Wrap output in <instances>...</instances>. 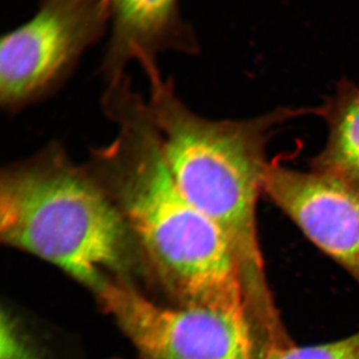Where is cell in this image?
Here are the masks:
<instances>
[{
    "label": "cell",
    "instance_id": "5",
    "mask_svg": "<svg viewBox=\"0 0 359 359\" xmlns=\"http://www.w3.org/2000/svg\"><path fill=\"white\" fill-rule=\"evenodd\" d=\"M95 290L143 359H257L245 313L204 304L165 308L107 278Z\"/></svg>",
    "mask_w": 359,
    "mask_h": 359
},
{
    "label": "cell",
    "instance_id": "7",
    "mask_svg": "<svg viewBox=\"0 0 359 359\" xmlns=\"http://www.w3.org/2000/svg\"><path fill=\"white\" fill-rule=\"evenodd\" d=\"M112 32L102 63L106 83L126 73L133 60L141 67L158 65L157 56L173 50H198L192 32L178 13V0H113Z\"/></svg>",
    "mask_w": 359,
    "mask_h": 359
},
{
    "label": "cell",
    "instance_id": "1",
    "mask_svg": "<svg viewBox=\"0 0 359 359\" xmlns=\"http://www.w3.org/2000/svg\"><path fill=\"white\" fill-rule=\"evenodd\" d=\"M101 106L117 135L107 145L91 149L83 164L128 219L144 257L183 306L247 313L231 242L180 191L147 99L125 80L106 89Z\"/></svg>",
    "mask_w": 359,
    "mask_h": 359
},
{
    "label": "cell",
    "instance_id": "6",
    "mask_svg": "<svg viewBox=\"0 0 359 359\" xmlns=\"http://www.w3.org/2000/svg\"><path fill=\"white\" fill-rule=\"evenodd\" d=\"M263 192L359 285V193L323 172L269 162Z\"/></svg>",
    "mask_w": 359,
    "mask_h": 359
},
{
    "label": "cell",
    "instance_id": "10",
    "mask_svg": "<svg viewBox=\"0 0 359 359\" xmlns=\"http://www.w3.org/2000/svg\"><path fill=\"white\" fill-rule=\"evenodd\" d=\"M107 1H109L111 4H112L113 0H107Z\"/></svg>",
    "mask_w": 359,
    "mask_h": 359
},
{
    "label": "cell",
    "instance_id": "8",
    "mask_svg": "<svg viewBox=\"0 0 359 359\" xmlns=\"http://www.w3.org/2000/svg\"><path fill=\"white\" fill-rule=\"evenodd\" d=\"M327 121L325 148L313 170L330 175L359 193V86L344 81L318 109Z\"/></svg>",
    "mask_w": 359,
    "mask_h": 359
},
{
    "label": "cell",
    "instance_id": "4",
    "mask_svg": "<svg viewBox=\"0 0 359 359\" xmlns=\"http://www.w3.org/2000/svg\"><path fill=\"white\" fill-rule=\"evenodd\" d=\"M111 20L107 0H41L0 45V106L15 115L63 88Z\"/></svg>",
    "mask_w": 359,
    "mask_h": 359
},
{
    "label": "cell",
    "instance_id": "9",
    "mask_svg": "<svg viewBox=\"0 0 359 359\" xmlns=\"http://www.w3.org/2000/svg\"><path fill=\"white\" fill-rule=\"evenodd\" d=\"M264 359H359V332L346 339L318 346L292 344L273 349Z\"/></svg>",
    "mask_w": 359,
    "mask_h": 359
},
{
    "label": "cell",
    "instance_id": "3",
    "mask_svg": "<svg viewBox=\"0 0 359 359\" xmlns=\"http://www.w3.org/2000/svg\"><path fill=\"white\" fill-rule=\"evenodd\" d=\"M0 238L94 290L103 271L144 257L121 210L58 141L2 168Z\"/></svg>",
    "mask_w": 359,
    "mask_h": 359
},
{
    "label": "cell",
    "instance_id": "2",
    "mask_svg": "<svg viewBox=\"0 0 359 359\" xmlns=\"http://www.w3.org/2000/svg\"><path fill=\"white\" fill-rule=\"evenodd\" d=\"M143 71L149 110L175 182L186 199L230 241L250 323L273 327L280 318L264 271L257 205L269 163L266 149L271 131L302 111L285 108L254 119H208L184 103L174 80L163 76L159 66Z\"/></svg>",
    "mask_w": 359,
    "mask_h": 359
}]
</instances>
